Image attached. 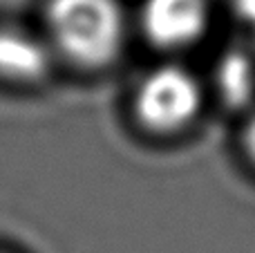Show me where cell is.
Returning <instances> with one entry per match:
<instances>
[{
	"label": "cell",
	"mask_w": 255,
	"mask_h": 253,
	"mask_svg": "<svg viewBox=\"0 0 255 253\" xmlns=\"http://www.w3.org/2000/svg\"><path fill=\"white\" fill-rule=\"evenodd\" d=\"M247 148H249V152H251V157L255 159V117L251 119V124H249V128H247Z\"/></svg>",
	"instance_id": "52a82bcc"
},
{
	"label": "cell",
	"mask_w": 255,
	"mask_h": 253,
	"mask_svg": "<svg viewBox=\"0 0 255 253\" xmlns=\"http://www.w3.org/2000/svg\"><path fill=\"white\" fill-rule=\"evenodd\" d=\"M233 4L247 22H251L255 18V0H233Z\"/></svg>",
	"instance_id": "8992f818"
},
{
	"label": "cell",
	"mask_w": 255,
	"mask_h": 253,
	"mask_svg": "<svg viewBox=\"0 0 255 253\" xmlns=\"http://www.w3.org/2000/svg\"><path fill=\"white\" fill-rule=\"evenodd\" d=\"M47 29L54 47L79 65H106L124 43L117 0H49Z\"/></svg>",
	"instance_id": "6da1fadb"
},
{
	"label": "cell",
	"mask_w": 255,
	"mask_h": 253,
	"mask_svg": "<svg viewBox=\"0 0 255 253\" xmlns=\"http://www.w3.org/2000/svg\"><path fill=\"white\" fill-rule=\"evenodd\" d=\"M143 29L161 47H184L204 34L208 22L206 0H145Z\"/></svg>",
	"instance_id": "3957f363"
},
{
	"label": "cell",
	"mask_w": 255,
	"mask_h": 253,
	"mask_svg": "<svg viewBox=\"0 0 255 253\" xmlns=\"http://www.w3.org/2000/svg\"><path fill=\"white\" fill-rule=\"evenodd\" d=\"M217 79H220V90L224 99L238 106V103L249 101L255 90V65L247 54L231 52L222 58Z\"/></svg>",
	"instance_id": "5b68a950"
},
{
	"label": "cell",
	"mask_w": 255,
	"mask_h": 253,
	"mask_svg": "<svg viewBox=\"0 0 255 253\" xmlns=\"http://www.w3.org/2000/svg\"><path fill=\"white\" fill-rule=\"evenodd\" d=\"M251 27H253V29H255V18H253V20H251Z\"/></svg>",
	"instance_id": "ba28073f"
},
{
	"label": "cell",
	"mask_w": 255,
	"mask_h": 253,
	"mask_svg": "<svg viewBox=\"0 0 255 253\" xmlns=\"http://www.w3.org/2000/svg\"><path fill=\"white\" fill-rule=\"evenodd\" d=\"M49 70V45L22 29H0V76L29 83Z\"/></svg>",
	"instance_id": "277c9868"
},
{
	"label": "cell",
	"mask_w": 255,
	"mask_h": 253,
	"mask_svg": "<svg viewBox=\"0 0 255 253\" xmlns=\"http://www.w3.org/2000/svg\"><path fill=\"white\" fill-rule=\"evenodd\" d=\"M199 85L186 70L175 65L157 67L145 76L136 92V115L154 130H177L195 117L199 108Z\"/></svg>",
	"instance_id": "7a4b0ae2"
}]
</instances>
